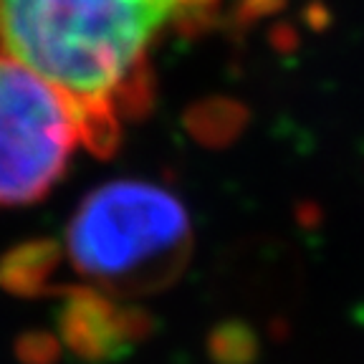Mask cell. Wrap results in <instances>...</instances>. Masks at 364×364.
I'll use <instances>...</instances> for the list:
<instances>
[{
	"label": "cell",
	"mask_w": 364,
	"mask_h": 364,
	"mask_svg": "<svg viewBox=\"0 0 364 364\" xmlns=\"http://www.w3.org/2000/svg\"><path fill=\"white\" fill-rule=\"evenodd\" d=\"M21 364H56L61 359V341L48 331H26L16 341Z\"/></svg>",
	"instance_id": "8"
},
{
	"label": "cell",
	"mask_w": 364,
	"mask_h": 364,
	"mask_svg": "<svg viewBox=\"0 0 364 364\" xmlns=\"http://www.w3.org/2000/svg\"><path fill=\"white\" fill-rule=\"evenodd\" d=\"M208 354L215 364H256L261 354L258 334L245 321H220L208 336Z\"/></svg>",
	"instance_id": "7"
},
{
	"label": "cell",
	"mask_w": 364,
	"mask_h": 364,
	"mask_svg": "<svg viewBox=\"0 0 364 364\" xmlns=\"http://www.w3.org/2000/svg\"><path fill=\"white\" fill-rule=\"evenodd\" d=\"M218 0H0V51L63 91L76 114L122 122L152 109L149 51L167 28L200 31Z\"/></svg>",
	"instance_id": "1"
},
{
	"label": "cell",
	"mask_w": 364,
	"mask_h": 364,
	"mask_svg": "<svg viewBox=\"0 0 364 364\" xmlns=\"http://www.w3.org/2000/svg\"><path fill=\"white\" fill-rule=\"evenodd\" d=\"M79 142L71 99L0 51V205L46 198Z\"/></svg>",
	"instance_id": "3"
},
{
	"label": "cell",
	"mask_w": 364,
	"mask_h": 364,
	"mask_svg": "<svg viewBox=\"0 0 364 364\" xmlns=\"http://www.w3.org/2000/svg\"><path fill=\"white\" fill-rule=\"evenodd\" d=\"M61 256V243L51 238H33L13 245L0 256V289L21 299L56 294L53 273Z\"/></svg>",
	"instance_id": "5"
},
{
	"label": "cell",
	"mask_w": 364,
	"mask_h": 364,
	"mask_svg": "<svg viewBox=\"0 0 364 364\" xmlns=\"http://www.w3.org/2000/svg\"><path fill=\"white\" fill-rule=\"evenodd\" d=\"M58 341L86 364L124 359L154 329V318L139 306H119L107 291L91 284L56 289Z\"/></svg>",
	"instance_id": "4"
},
{
	"label": "cell",
	"mask_w": 364,
	"mask_h": 364,
	"mask_svg": "<svg viewBox=\"0 0 364 364\" xmlns=\"http://www.w3.org/2000/svg\"><path fill=\"white\" fill-rule=\"evenodd\" d=\"M185 127L205 147H225L243 132L245 109L230 99H210L190 109Z\"/></svg>",
	"instance_id": "6"
},
{
	"label": "cell",
	"mask_w": 364,
	"mask_h": 364,
	"mask_svg": "<svg viewBox=\"0 0 364 364\" xmlns=\"http://www.w3.org/2000/svg\"><path fill=\"white\" fill-rule=\"evenodd\" d=\"M193 250L185 205L167 188L114 180L91 190L66 228L76 271L102 291L152 294L177 281Z\"/></svg>",
	"instance_id": "2"
}]
</instances>
